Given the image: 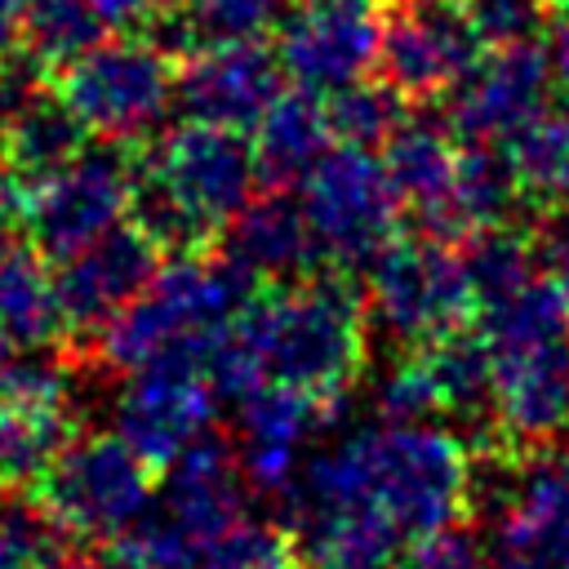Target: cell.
Masks as SVG:
<instances>
[{
	"mask_svg": "<svg viewBox=\"0 0 569 569\" xmlns=\"http://www.w3.org/2000/svg\"><path fill=\"white\" fill-rule=\"evenodd\" d=\"M200 569H307V560L293 529L244 516L204 551Z\"/></svg>",
	"mask_w": 569,
	"mask_h": 569,
	"instance_id": "d6a6232c",
	"label": "cell"
},
{
	"mask_svg": "<svg viewBox=\"0 0 569 569\" xmlns=\"http://www.w3.org/2000/svg\"><path fill=\"white\" fill-rule=\"evenodd\" d=\"M204 547L151 498L142 516H133L116 538L102 542L107 569H200Z\"/></svg>",
	"mask_w": 569,
	"mask_h": 569,
	"instance_id": "f546056e",
	"label": "cell"
},
{
	"mask_svg": "<svg viewBox=\"0 0 569 569\" xmlns=\"http://www.w3.org/2000/svg\"><path fill=\"white\" fill-rule=\"evenodd\" d=\"M89 147V129L49 89H31L0 116V182L22 200L36 182L71 164Z\"/></svg>",
	"mask_w": 569,
	"mask_h": 569,
	"instance_id": "44dd1931",
	"label": "cell"
},
{
	"mask_svg": "<svg viewBox=\"0 0 569 569\" xmlns=\"http://www.w3.org/2000/svg\"><path fill=\"white\" fill-rule=\"evenodd\" d=\"M480 36L462 18L458 4H382L378 36V71L405 102H431L449 93L480 58Z\"/></svg>",
	"mask_w": 569,
	"mask_h": 569,
	"instance_id": "8fae6325",
	"label": "cell"
},
{
	"mask_svg": "<svg viewBox=\"0 0 569 569\" xmlns=\"http://www.w3.org/2000/svg\"><path fill=\"white\" fill-rule=\"evenodd\" d=\"M89 4L98 22L120 36H147L178 9V0H89Z\"/></svg>",
	"mask_w": 569,
	"mask_h": 569,
	"instance_id": "f35d334b",
	"label": "cell"
},
{
	"mask_svg": "<svg viewBox=\"0 0 569 569\" xmlns=\"http://www.w3.org/2000/svg\"><path fill=\"white\" fill-rule=\"evenodd\" d=\"M133 178L151 182L213 231H222V222L253 196L258 182L249 138L204 120H182L160 142H151L133 164Z\"/></svg>",
	"mask_w": 569,
	"mask_h": 569,
	"instance_id": "9c48e42d",
	"label": "cell"
},
{
	"mask_svg": "<svg viewBox=\"0 0 569 569\" xmlns=\"http://www.w3.org/2000/svg\"><path fill=\"white\" fill-rule=\"evenodd\" d=\"M178 67L164 44L151 36L98 40L76 62L58 71L53 93L98 142H138L147 138L173 102Z\"/></svg>",
	"mask_w": 569,
	"mask_h": 569,
	"instance_id": "5b68a950",
	"label": "cell"
},
{
	"mask_svg": "<svg viewBox=\"0 0 569 569\" xmlns=\"http://www.w3.org/2000/svg\"><path fill=\"white\" fill-rule=\"evenodd\" d=\"M525 204L520 182L511 173V160L493 142H471L458 151L453 164V187H449V240L485 231V227H507L516 209Z\"/></svg>",
	"mask_w": 569,
	"mask_h": 569,
	"instance_id": "484cf974",
	"label": "cell"
},
{
	"mask_svg": "<svg viewBox=\"0 0 569 569\" xmlns=\"http://www.w3.org/2000/svg\"><path fill=\"white\" fill-rule=\"evenodd\" d=\"M298 187L316 253L333 267L373 262L396 240L405 204L369 147L333 142Z\"/></svg>",
	"mask_w": 569,
	"mask_h": 569,
	"instance_id": "8992f818",
	"label": "cell"
},
{
	"mask_svg": "<svg viewBox=\"0 0 569 569\" xmlns=\"http://www.w3.org/2000/svg\"><path fill=\"white\" fill-rule=\"evenodd\" d=\"M551 76H556V84L569 93V0H565V9H560L556 27H551Z\"/></svg>",
	"mask_w": 569,
	"mask_h": 569,
	"instance_id": "7bdbcfd3",
	"label": "cell"
},
{
	"mask_svg": "<svg viewBox=\"0 0 569 569\" xmlns=\"http://www.w3.org/2000/svg\"><path fill=\"white\" fill-rule=\"evenodd\" d=\"M525 204L569 209V107H542L502 138Z\"/></svg>",
	"mask_w": 569,
	"mask_h": 569,
	"instance_id": "83f0119b",
	"label": "cell"
},
{
	"mask_svg": "<svg viewBox=\"0 0 569 569\" xmlns=\"http://www.w3.org/2000/svg\"><path fill=\"white\" fill-rule=\"evenodd\" d=\"M333 147L329 116H325V93L311 89H280L276 102L258 116L249 151H253V173L271 191L298 187L316 160Z\"/></svg>",
	"mask_w": 569,
	"mask_h": 569,
	"instance_id": "603a6c76",
	"label": "cell"
},
{
	"mask_svg": "<svg viewBox=\"0 0 569 569\" xmlns=\"http://www.w3.org/2000/svg\"><path fill=\"white\" fill-rule=\"evenodd\" d=\"M284 0H178L196 40H258L276 27Z\"/></svg>",
	"mask_w": 569,
	"mask_h": 569,
	"instance_id": "836d02e7",
	"label": "cell"
},
{
	"mask_svg": "<svg viewBox=\"0 0 569 569\" xmlns=\"http://www.w3.org/2000/svg\"><path fill=\"white\" fill-rule=\"evenodd\" d=\"M284 89V67L276 49L262 40H204L187 49L173 84V102H182L187 120L253 129L258 116Z\"/></svg>",
	"mask_w": 569,
	"mask_h": 569,
	"instance_id": "5bb4252c",
	"label": "cell"
},
{
	"mask_svg": "<svg viewBox=\"0 0 569 569\" xmlns=\"http://www.w3.org/2000/svg\"><path fill=\"white\" fill-rule=\"evenodd\" d=\"M160 467L147 462L120 431L71 436L31 485V507L53 533L89 547L116 538L133 516L151 507Z\"/></svg>",
	"mask_w": 569,
	"mask_h": 569,
	"instance_id": "277c9868",
	"label": "cell"
},
{
	"mask_svg": "<svg viewBox=\"0 0 569 569\" xmlns=\"http://www.w3.org/2000/svg\"><path fill=\"white\" fill-rule=\"evenodd\" d=\"M160 262H164V253L133 222H120L102 240H93L89 249L62 258L53 284H58L67 338H89L93 342L98 329L124 302H133L151 284V276L160 271Z\"/></svg>",
	"mask_w": 569,
	"mask_h": 569,
	"instance_id": "2e32d148",
	"label": "cell"
},
{
	"mask_svg": "<svg viewBox=\"0 0 569 569\" xmlns=\"http://www.w3.org/2000/svg\"><path fill=\"white\" fill-rule=\"evenodd\" d=\"M458 9L485 49L525 44L538 40L542 27H551V0H458Z\"/></svg>",
	"mask_w": 569,
	"mask_h": 569,
	"instance_id": "e575fe53",
	"label": "cell"
},
{
	"mask_svg": "<svg viewBox=\"0 0 569 569\" xmlns=\"http://www.w3.org/2000/svg\"><path fill=\"white\" fill-rule=\"evenodd\" d=\"M22 9L27 0H0V71L22 58Z\"/></svg>",
	"mask_w": 569,
	"mask_h": 569,
	"instance_id": "b9f144b4",
	"label": "cell"
},
{
	"mask_svg": "<svg viewBox=\"0 0 569 569\" xmlns=\"http://www.w3.org/2000/svg\"><path fill=\"white\" fill-rule=\"evenodd\" d=\"M365 307L342 271H316L253 293L244 311L204 342V369L218 400H240L262 382H284L325 400L347 396L365 373Z\"/></svg>",
	"mask_w": 569,
	"mask_h": 569,
	"instance_id": "7a4b0ae2",
	"label": "cell"
},
{
	"mask_svg": "<svg viewBox=\"0 0 569 569\" xmlns=\"http://www.w3.org/2000/svg\"><path fill=\"white\" fill-rule=\"evenodd\" d=\"M382 169L400 196L427 227V236L449 240V187H453V164L458 147L453 133L440 120H405L387 142H382Z\"/></svg>",
	"mask_w": 569,
	"mask_h": 569,
	"instance_id": "cb8c5ba5",
	"label": "cell"
},
{
	"mask_svg": "<svg viewBox=\"0 0 569 569\" xmlns=\"http://www.w3.org/2000/svg\"><path fill=\"white\" fill-rule=\"evenodd\" d=\"M71 440V387L53 360H9L0 391V489H31Z\"/></svg>",
	"mask_w": 569,
	"mask_h": 569,
	"instance_id": "9a60e30c",
	"label": "cell"
},
{
	"mask_svg": "<svg viewBox=\"0 0 569 569\" xmlns=\"http://www.w3.org/2000/svg\"><path fill=\"white\" fill-rule=\"evenodd\" d=\"M378 409L382 418L391 422H427L436 409V391H431V378L422 369V356L409 351L405 360L391 365V373L378 382Z\"/></svg>",
	"mask_w": 569,
	"mask_h": 569,
	"instance_id": "8d00e7d4",
	"label": "cell"
},
{
	"mask_svg": "<svg viewBox=\"0 0 569 569\" xmlns=\"http://www.w3.org/2000/svg\"><path fill=\"white\" fill-rule=\"evenodd\" d=\"M58 556L53 525L36 507L0 502V569H44Z\"/></svg>",
	"mask_w": 569,
	"mask_h": 569,
	"instance_id": "d590c367",
	"label": "cell"
},
{
	"mask_svg": "<svg viewBox=\"0 0 569 569\" xmlns=\"http://www.w3.org/2000/svg\"><path fill=\"white\" fill-rule=\"evenodd\" d=\"M347 396H311L284 382H262L249 396H240V467L244 480L280 493L293 485L298 449L311 431L329 427L342 413Z\"/></svg>",
	"mask_w": 569,
	"mask_h": 569,
	"instance_id": "d6986e66",
	"label": "cell"
},
{
	"mask_svg": "<svg viewBox=\"0 0 569 569\" xmlns=\"http://www.w3.org/2000/svg\"><path fill=\"white\" fill-rule=\"evenodd\" d=\"M485 560L511 569H569V445L525 453Z\"/></svg>",
	"mask_w": 569,
	"mask_h": 569,
	"instance_id": "ac0fdd59",
	"label": "cell"
},
{
	"mask_svg": "<svg viewBox=\"0 0 569 569\" xmlns=\"http://www.w3.org/2000/svg\"><path fill=\"white\" fill-rule=\"evenodd\" d=\"M133 204V164L116 151V142L84 147L71 164L49 173L22 196V231L31 249L49 262H62L111 227L124 222Z\"/></svg>",
	"mask_w": 569,
	"mask_h": 569,
	"instance_id": "ba28073f",
	"label": "cell"
},
{
	"mask_svg": "<svg viewBox=\"0 0 569 569\" xmlns=\"http://www.w3.org/2000/svg\"><path fill=\"white\" fill-rule=\"evenodd\" d=\"M22 200L0 182V271L9 267V258L22 249Z\"/></svg>",
	"mask_w": 569,
	"mask_h": 569,
	"instance_id": "60d3db41",
	"label": "cell"
},
{
	"mask_svg": "<svg viewBox=\"0 0 569 569\" xmlns=\"http://www.w3.org/2000/svg\"><path fill=\"white\" fill-rule=\"evenodd\" d=\"M160 507L209 551L236 520H244V467L209 431L191 440L160 471Z\"/></svg>",
	"mask_w": 569,
	"mask_h": 569,
	"instance_id": "ffe728a7",
	"label": "cell"
},
{
	"mask_svg": "<svg viewBox=\"0 0 569 569\" xmlns=\"http://www.w3.org/2000/svg\"><path fill=\"white\" fill-rule=\"evenodd\" d=\"M102 22L89 0H27L22 9V58L36 71H62L102 40Z\"/></svg>",
	"mask_w": 569,
	"mask_h": 569,
	"instance_id": "f1b7e54d",
	"label": "cell"
},
{
	"mask_svg": "<svg viewBox=\"0 0 569 569\" xmlns=\"http://www.w3.org/2000/svg\"><path fill=\"white\" fill-rule=\"evenodd\" d=\"M218 391L204 369L200 347H173L124 373V391L116 405V431L160 471L209 431Z\"/></svg>",
	"mask_w": 569,
	"mask_h": 569,
	"instance_id": "30bf717a",
	"label": "cell"
},
{
	"mask_svg": "<svg viewBox=\"0 0 569 569\" xmlns=\"http://www.w3.org/2000/svg\"><path fill=\"white\" fill-rule=\"evenodd\" d=\"M471 453L431 422H378L311 458L289 498L307 569H391L471 511Z\"/></svg>",
	"mask_w": 569,
	"mask_h": 569,
	"instance_id": "6da1fadb",
	"label": "cell"
},
{
	"mask_svg": "<svg viewBox=\"0 0 569 569\" xmlns=\"http://www.w3.org/2000/svg\"><path fill=\"white\" fill-rule=\"evenodd\" d=\"M44 569H107V565H98V560H89V556H80V551H62V547H58V556H53Z\"/></svg>",
	"mask_w": 569,
	"mask_h": 569,
	"instance_id": "ee69618b",
	"label": "cell"
},
{
	"mask_svg": "<svg viewBox=\"0 0 569 569\" xmlns=\"http://www.w3.org/2000/svg\"><path fill=\"white\" fill-rule=\"evenodd\" d=\"M67 338L58 284L36 249H18L0 271V342L9 351H49Z\"/></svg>",
	"mask_w": 569,
	"mask_h": 569,
	"instance_id": "d4e9b609",
	"label": "cell"
},
{
	"mask_svg": "<svg viewBox=\"0 0 569 569\" xmlns=\"http://www.w3.org/2000/svg\"><path fill=\"white\" fill-rule=\"evenodd\" d=\"M378 0H302V9L284 18L276 58L293 84L333 93L378 62Z\"/></svg>",
	"mask_w": 569,
	"mask_h": 569,
	"instance_id": "4fadbf2b",
	"label": "cell"
},
{
	"mask_svg": "<svg viewBox=\"0 0 569 569\" xmlns=\"http://www.w3.org/2000/svg\"><path fill=\"white\" fill-rule=\"evenodd\" d=\"M325 116L333 142L351 147H382L400 124H405V98L387 80H351L333 93H325Z\"/></svg>",
	"mask_w": 569,
	"mask_h": 569,
	"instance_id": "1f68e13d",
	"label": "cell"
},
{
	"mask_svg": "<svg viewBox=\"0 0 569 569\" xmlns=\"http://www.w3.org/2000/svg\"><path fill=\"white\" fill-rule=\"evenodd\" d=\"M542 262H547V276L556 280L565 307H569V209H560V218L542 231Z\"/></svg>",
	"mask_w": 569,
	"mask_h": 569,
	"instance_id": "ab89813d",
	"label": "cell"
},
{
	"mask_svg": "<svg viewBox=\"0 0 569 569\" xmlns=\"http://www.w3.org/2000/svg\"><path fill=\"white\" fill-rule=\"evenodd\" d=\"M551 84V53L538 40L498 44L480 53L476 67L453 84L449 129L471 142H502L511 129L547 107Z\"/></svg>",
	"mask_w": 569,
	"mask_h": 569,
	"instance_id": "e0dca14e",
	"label": "cell"
},
{
	"mask_svg": "<svg viewBox=\"0 0 569 569\" xmlns=\"http://www.w3.org/2000/svg\"><path fill=\"white\" fill-rule=\"evenodd\" d=\"M369 267H373L369 311L391 338L422 347L476 320V298L462 271V253L449 249V240L440 236L391 240Z\"/></svg>",
	"mask_w": 569,
	"mask_h": 569,
	"instance_id": "52a82bcc",
	"label": "cell"
},
{
	"mask_svg": "<svg viewBox=\"0 0 569 569\" xmlns=\"http://www.w3.org/2000/svg\"><path fill=\"white\" fill-rule=\"evenodd\" d=\"M462 271H467V284L480 311V307L511 298L520 284H529L538 276V253L520 231H511V222L485 227V231H471L462 249Z\"/></svg>",
	"mask_w": 569,
	"mask_h": 569,
	"instance_id": "4dcf8cb0",
	"label": "cell"
},
{
	"mask_svg": "<svg viewBox=\"0 0 569 569\" xmlns=\"http://www.w3.org/2000/svg\"><path fill=\"white\" fill-rule=\"evenodd\" d=\"M4 369H9V347L0 342V391H4Z\"/></svg>",
	"mask_w": 569,
	"mask_h": 569,
	"instance_id": "f6af8a7d",
	"label": "cell"
},
{
	"mask_svg": "<svg viewBox=\"0 0 569 569\" xmlns=\"http://www.w3.org/2000/svg\"><path fill=\"white\" fill-rule=\"evenodd\" d=\"M493 356V431L502 458L560 445L569 431V333L489 351Z\"/></svg>",
	"mask_w": 569,
	"mask_h": 569,
	"instance_id": "7c38bea8",
	"label": "cell"
},
{
	"mask_svg": "<svg viewBox=\"0 0 569 569\" xmlns=\"http://www.w3.org/2000/svg\"><path fill=\"white\" fill-rule=\"evenodd\" d=\"M405 569H485V547L462 529H436L405 551Z\"/></svg>",
	"mask_w": 569,
	"mask_h": 569,
	"instance_id": "74e56055",
	"label": "cell"
},
{
	"mask_svg": "<svg viewBox=\"0 0 569 569\" xmlns=\"http://www.w3.org/2000/svg\"><path fill=\"white\" fill-rule=\"evenodd\" d=\"M413 351L422 356V369L431 378L440 413H458V418H480L485 413L489 427H493V356H489V342H485L480 329L467 325V329L431 338ZM493 440H498V431H493Z\"/></svg>",
	"mask_w": 569,
	"mask_h": 569,
	"instance_id": "4316f807",
	"label": "cell"
},
{
	"mask_svg": "<svg viewBox=\"0 0 569 569\" xmlns=\"http://www.w3.org/2000/svg\"><path fill=\"white\" fill-rule=\"evenodd\" d=\"M253 293L258 280L227 253H173L160 262L151 284L98 329L93 356L107 369L129 373L173 347H200L227 329Z\"/></svg>",
	"mask_w": 569,
	"mask_h": 569,
	"instance_id": "3957f363",
	"label": "cell"
},
{
	"mask_svg": "<svg viewBox=\"0 0 569 569\" xmlns=\"http://www.w3.org/2000/svg\"><path fill=\"white\" fill-rule=\"evenodd\" d=\"M427 4H458V0H427Z\"/></svg>",
	"mask_w": 569,
	"mask_h": 569,
	"instance_id": "bcb514c9",
	"label": "cell"
},
{
	"mask_svg": "<svg viewBox=\"0 0 569 569\" xmlns=\"http://www.w3.org/2000/svg\"><path fill=\"white\" fill-rule=\"evenodd\" d=\"M222 253L244 267L253 280H298L311 258H316V240L307 227L302 204H293L284 191H262L249 196L227 222H222Z\"/></svg>",
	"mask_w": 569,
	"mask_h": 569,
	"instance_id": "7402d4cb",
	"label": "cell"
}]
</instances>
